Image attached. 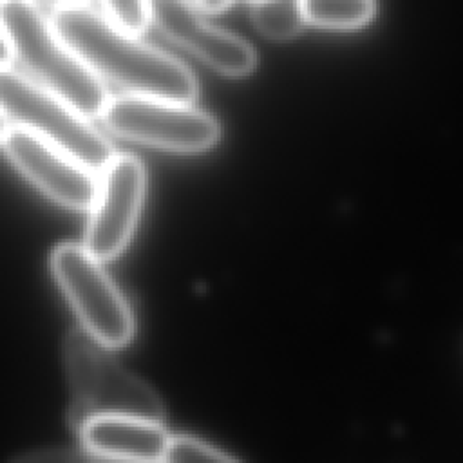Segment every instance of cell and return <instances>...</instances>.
<instances>
[{"instance_id": "6da1fadb", "label": "cell", "mask_w": 463, "mask_h": 463, "mask_svg": "<svg viewBox=\"0 0 463 463\" xmlns=\"http://www.w3.org/2000/svg\"><path fill=\"white\" fill-rule=\"evenodd\" d=\"M49 20L92 72L127 94L181 103L197 98V81L184 63L116 27L105 14L76 5L54 9Z\"/></svg>"}, {"instance_id": "e0dca14e", "label": "cell", "mask_w": 463, "mask_h": 463, "mask_svg": "<svg viewBox=\"0 0 463 463\" xmlns=\"http://www.w3.org/2000/svg\"><path fill=\"white\" fill-rule=\"evenodd\" d=\"M13 49H11V43L7 40V34L2 27V22H0V69L2 67H9V63L13 61Z\"/></svg>"}, {"instance_id": "7c38bea8", "label": "cell", "mask_w": 463, "mask_h": 463, "mask_svg": "<svg viewBox=\"0 0 463 463\" xmlns=\"http://www.w3.org/2000/svg\"><path fill=\"white\" fill-rule=\"evenodd\" d=\"M251 4V22L266 38H293L306 24L302 0H257Z\"/></svg>"}, {"instance_id": "7a4b0ae2", "label": "cell", "mask_w": 463, "mask_h": 463, "mask_svg": "<svg viewBox=\"0 0 463 463\" xmlns=\"http://www.w3.org/2000/svg\"><path fill=\"white\" fill-rule=\"evenodd\" d=\"M0 22L13 56L31 80L87 119L101 118L110 96L103 80L60 38L51 20L27 0H0Z\"/></svg>"}, {"instance_id": "4fadbf2b", "label": "cell", "mask_w": 463, "mask_h": 463, "mask_svg": "<svg viewBox=\"0 0 463 463\" xmlns=\"http://www.w3.org/2000/svg\"><path fill=\"white\" fill-rule=\"evenodd\" d=\"M163 463H239L222 450L192 436H172Z\"/></svg>"}, {"instance_id": "5b68a950", "label": "cell", "mask_w": 463, "mask_h": 463, "mask_svg": "<svg viewBox=\"0 0 463 463\" xmlns=\"http://www.w3.org/2000/svg\"><path fill=\"white\" fill-rule=\"evenodd\" d=\"M51 269L87 335L110 349L130 342L134 335L130 306L101 260L83 244L63 242L51 253Z\"/></svg>"}, {"instance_id": "9c48e42d", "label": "cell", "mask_w": 463, "mask_h": 463, "mask_svg": "<svg viewBox=\"0 0 463 463\" xmlns=\"http://www.w3.org/2000/svg\"><path fill=\"white\" fill-rule=\"evenodd\" d=\"M156 29L219 74L241 78L257 65V54L241 36L208 24L188 0H148Z\"/></svg>"}, {"instance_id": "277c9868", "label": "cell", "mask_w": 463, "mask_h": 463, "mask_svg": "<svg viewBox=\"0 0 463 463\" xmlns=\"http://www.w3.org/2000/svg\"><path fill=\"white\" fill-rule=\"evenodd\" d=\"M0 110L96 175L116 156L110 141L74 107L9 67L0 69Z\"/></svg>"}, {"instance_id": "d6986e66", "label": "cell", "mask_w": 463, "mask_h": 463, "mask_svg": "<svg viewBox=\"0 0 463 463\" xmlns=\"http://www.w3.org/2000/svg\"><path fill=\"white\" fill-rule=\"evenodd\" d=\"M5 116H4V112L0 110V146H2V143H4V137H5V134H7V130H9V127H7V123H5Z\"/></svg>"}, {"instance_id": "30bf717a", "label": "cell", "mask_w": 463, "mask_h": 463, "mask_svg": "<svg viewBox=\"0 0 463 463\" xmlns=\"http://www.w3.org/2000/svg\"><path fill=\"white\" fill-rule=\"evenodd\" d=\"M81 445L107 459L163 461L170 434L163 421L132 414H98L78 425Z\"/></svg>"}, {"instance_id": "3957f363", "label": "cell", "mask_w": 463, "mask_h": 463, "mask_svg": "<svg viewBox=\"0 0 463 463\" xmlns=\"http://www.w3.org/2000/svg\"><path fill=\"white\" fill-rule=\"evenodd\" d=\"M83 329L72 331L63 345V362L71 391L74 394L76 427L98 414H132L163 421V403L154 389L123 369Z\"/></svg>"}, {"instance_id": "9a60e30c", "label": "cell", "mask_w": 463, "mask_h": 463, "mask_svg": "<svg viewBox=\"0 0 463 463\" xmlns=\"http://www.w3.org/2000/svg\"><path fill=\"white\" fill-rule=\"evenodd\" d=\"M11 463H107L105 458L83 449H43L18 456Z\"/></svg>"}, {"instance_id": "52a82bcc", "label": "cell", "mask_w": 463, "mask_h": 463, "mask_svg": "<svg viewBox=\"0 0 463 463\" xmlns=\"http://www.w3.org/2000/svg\"><path fill=\"white\" fill-rule=\"evenodd\" d=\"M145 190L146 172L136 156L116 154L103 168L83 239L85 250L98 260H110L125 250L139 219Z\"/></svg>"}, {"instance_id": "ffe728a7", "label": "cell", "mask_w": 463, "mask_h": 463, "mask_svg": "<svg viewBox=\"0 0 463 463\" xmlns=\"http://www.w3.org/2000/svg\"><path fill=\"white\" fill-rule=\"evenodd\" d=\"M107 459V458H105ZM107 463H148V461H118V459H107ZM163 463V461H157Z\"/></svg>"}, {"instance_id": "44dd1931", "label": "cell", "mask_w": 463, "mask_h": 463, "mask_svg": "<svg viewBox=\"0 0 463 463\" xmlns=\"http://www.w3.org/2000/svg\"><path fill=\"white\" fill-rule=\"evenodd\" d=\"M250 2H257V0H250Z\"/></svg>"}, {"instance_id": "ac0fdd59", "label": "cell", "mask_w": 463, "mask_h": 463, "mask_svg": "<svg viewBox=\"0 0 463 463\" xmlns=\"http://www.w3.org/2000/svg\"><path fill=\"white\" fill-rule=\"evenodd\" d=\"M34 5H52L54 9H61V7H76V5H85L89 0H27Z\"/></svg>"}, {"instance_id": "5bb4252c", "label": "cell", "mask_w": 463, "mask_h": 463, "mask_svg": "<svg viewBox=\"0 0 463 463\" xmlns=\"http://www.w3.org/2000/svg\"><path fill=\"white\" fill-rule=\"evenodd\" d=\"M105 16L130 34H141L150 24L148 0H99Z\"/></svg>"}, {"instance_id": "2e32d148", "label": "cell", "mask_w": 463, "mask_h": 463, "mask_svg": "<svg viewBox=\"0 0 463 463\" xmlns=\"http://www.w3.org/2000/svg\"><path fill=\"white\" fill-rule=\"evenodd\" d=\"M235 0H195V5L199 11L213 14V13H221L224 9H228Z\"/></svg>"}, {"instance_id": "8992f818", "label": "cell", "mask_w": 463, "mask_h": 463, "mask_svg": "<svg viewBox=\"0 0 463 463\" xmlns=\"http://www.w3.org/2000/svg\"><path fill=\"white\" fill-rule=\"evenodd\" d=\"M99 119L119 137L177 154L204 152L221 137V127L212 114L190 103L159 98H110Z\"/></svg>"}, {"instance_id": "ba28073f", "label": "cell", "mask_w": 463, "mask_h": 463, "mask_svg": "<svg viewBox=\"0 0 463 463\" xmlns=\"http://www.w3.org/2000/svg\"><path fill=\"white\" fill-rule=\"evenodd\" d=\"M2 148L14 168L54 203L72 210L92 206L96 174L54 145L14 125L9 127Z\"/></svg>"}, {"instance_id": "8fae6325", "label": "cell", "mask_w": 463, "mask_h": 463, "mask_svg": "<svg viewBox=\"0 0 463 463\" xmlns=\"http://www.w3.org/2000/svg\"><path fill=\"white\" fill-rule=\"evenodd\" d=\"M306 22L326 29H356L365 25L373 13V0H302Z\"/></svg>"}]
</instances>
